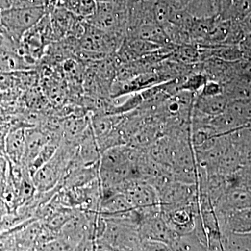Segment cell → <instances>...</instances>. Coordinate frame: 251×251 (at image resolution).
I'll list each match as a JSON object with an SVG mask.
<instances>
[{
    "label": "cell",
    "instance_id": "1",
    "mask_svg": "<svg viewBox=\"0 0 251 251\" xmlns=\"http://www.w3.org/2000/svg\"><path fill=\"white\" fill-rule=\"evenodd\" d=\"M49 6L10 7L1 11V34L16 47L23 36L48 14Z\"/></svg>",
    "mask_w": 251,
    "mask_h": 251
},
{
    "label": "cell",
    "instance_id": "2",
    "mask_svg": "<svg viewBox=\"0 0 251 251\" xmlns=\"http://www.w3.org/2000/svg\"><path fill=\"white\" fill-rule=\"evenodd\" d=\"M138 232L142 240L158 241L168 244L170 248L178 237L162 215L161 211L143 218L138 227Z\"/></svg>",
    "mask_w": 251,
    "mask_h": 251
},
{
    "label": "cell",
    "instance_id": "3",
    "mask_svg": "<svg viewBox=\"0 0 251 251\" xmlns=\"http://www.w3.org/2000/svg\"><path fill=\"white\" fill-rule=\"evenodd\" d=\"M215 210L221 235L251 232V207L230 211Z\"/></svg>",
    "mask_w": 251,
    "mask_h": 251
},
{
    "label": "cell",
    "instance_id": "4",
    "mask_svg": "<svg viewBox=\"0 0 251 251\" xmlns=\"http://www.w3.org/2000/svg\"><path fill=\"white\" fill-rule=\"evenodd\" d=\"M249 207H251V191L231 184L214 204L217 210H236Z\"/></svg>",
    "mask_w": 251,
    "mask_h": 251
},
{
    "label": "cell",
    "instance_id": "5",
    "mask_svg": "<svg viewBox=\"0 0 251 251\" xmlns=\"http://www.w3.org/2000/svg\"><path fill=\"white\" fill-rule=\"evenodd\" d=\"M234 62L209 58L201 62V70L205 74L208 80L216 81L224 85L236 77Z\"/></svg>",
    "mask_w": 251,
    "mask_h": 251
},
{
    "label": "cell",
    "instance_id": "6",
    "mask_svg": "<svg viewBox=\"0 0 251 251\" xmlns=\"http://www.w3.org/2000/svg\"><path fill=\"white\" fill-rule=\"evenodd\" d=\"M25 128L11 127L5 138L6 158L14 164H22L25 146Z\"/></svg>",
    "mask_w": 251,
    "mask_h": 251
},
{
    "label": "cell",
    "instance_id": "7",
    "mask_svg": "<svg viewBox=\"0 0 251 251\" xmlns=\"http://www.w3.org/2000/svg\"><path fill=\"white\" fill-rule=\"evenodd\" d=\"M50 141V136L44 130L35 128H26L25 146L22 164L27 167L29 166Z\"/></svg>",
    "mask_w": 251,
    "mask_h": 251
},
{
    "label": "cell",
    "instance_id": "8",
    "mask_svg": "<svg viewBox=\"0 0 251 251\" xmlns=\"http://www.w3.org/2000/svg\"><path fill=\"white\" fill-rule=\"evenodd\" d=\"M201 52V62L205 59L216 58L234 62L243 59V54L239 46L220 45L198 46Z\"/></svg>",
    "mask_w": 251,
    "mask_h": 251
},
{
    "label": "cell",
    "instance_id": "9",
    "mask_svg": "<svg viewBox=\"0 0 251 251\" xmlns=\"http://www.w3.org/2000/svg\"><path fill=\"white\" fill-rule=\"evenodd\" d=\"M229 103L228 99L224 93L214 97H202L197 94L195 97L193 108L207 116L213 117L224 112Z\"/></svg>",
    "mask_w": 251,
    "mask_h": 251
},
{
    "label": "cell",
    "instance_id": "10",
    "mask_svg": "<svg viewBox=\"0 0 251 251\" xmlns=\"http://www.w3.org/2000/svg\"><path fill=\"white\" fill-rule=\"evenodd\" d=\"M49 6L64 8L86 20L95 14L97 2L96 0H49Z\"/></svg>",
    "mask_w": 251,
    "mask_h": 251
},
{
    "label": "cell",
    "instance_id": "11",
    "mask_svg": "<svg viewBox=\"0 0 251 251\" xmlns=\"http://www.w3.org/2000/svg\"><path fill=\"white\" fill-rule=\"evenodd\" d=\"M209 124L219 135L228 134L231 132L247 125V122L227 108L222 113L213 117Z\"/></svg>",
    "mask_w": 251,
    "mask_h": 251
},
{
    "label": "cell",
    "instance_id": "12",
    "mask_svg": "<svg viewBox=\"0 0 251 251\" xmlns=\"http://www.w3.org/2000/svg\"><path fill=\"white\" fill-rule=\"evenodd\" d=\"M251 13V0H227L219 13L222 20L241 21Z\"/></svg>",
    "mask_w": 251,
    "mask_h": 251
},
{
    "label": "cell",
    "instance_id": "13",
    "mask_svg": "<svg viewBox=\"0 0 251 251\" xmlns=\"http://www.w3.org/2000/svg\"><path fill=\"white\" fill-rule=\"evenodd\" d=\"M224 94L229 101L251 99V82L234 77L223 85Z\"/></svg>",
    "mask_w": 251,
    "mask_h": 251
},
{
    "label": "cell",
    "instance_id": "14",
    "mask_svg": "<svg viewBox=\"0 0 251 251\" xmlns=\"http://www.w3.org/2000/svg\"><path fill=\"white\" fill-rule=\"evenodd\" d=\"M185 11L197 18L219 16V7L216 0H190Z\"/></svg>",
    "mask_w": 251,
    "mask_h": 251
},
{
    "label": "cell",
    "instance_id": "15",
    "mask_svg": "<svg viewBox=\"0 0 251 251\" xmlns=\"http://www.w3.org/2000/svg\"><path fill=\"white\" fill-rule=\"evenodd\" d=\"M171 59L176 62L194 65L201 62L199 46L196 44H183L175 46Z\"/></svg>",
    "mask_w": 251,
    "mask_h": 251
},
{
    "label": "cell",
    "instance_id": "16",
    "mask_svg": "<svg viewBox=\"0 0 251 251\" xmlns=\"http://www.w3.org/2000/svg\"><path fill=\"white\" fill-rule=\"evenodd\" d=\"M171 249V251L208 250L205 244L200 239L193 230L184 235L178 236L174 242L172 243Z\"/></svg>",
    "mask_w": 251,
    "mask_h": 251
},
{
    "label": "cell",
    "instance_id": "17",
    "mask_svg": "<svg viewBox=\"0 0 251 251\" xmlns=\"http://www.w3.org/2000/svg\"><path fill=\"white\" fill-rule=\"evenodd\" d=\"M207 80V77L201 69H196L184 77L179 86V91L199 93Z\"/></svg>",
    "mask_w": 251,
    "mask_h": 251
},
{
    "label": "cell",
    "instance_id": "18",
    "mask_svg": "<svg viewBox=\"0 0 251 251\" xmlns=\"http://www.w3.org/2000/svg\"><path fill=\"white\" fill-rule=\"evenodd\" d=\"M59 146V145L57 144L52 143V142H49V143L46 144V146L43 148L41 152L36 157L35 159L27 167L31 176H32L38 169L48 163L53 157Z\"/></svg>",
    "mask_w": 251,
    "mask_h": 251
},
{
    "label": "cell",
    "instance_id": "19",
    "mask_svg": "<svg viewBox=\"0 0 251 251\" xmlns=\"http://www.w3.org/2000/svg\"><path fill=\"white\" fill-rule=\"evenodd\" d=\"M230 184L251 191V165L241 167L233 175H229Z\"/></svg>",
    "mask_w": 251,
    "mask_h": 251
},
{
    "label": "cell",
    "instance_id": "20",
    "mask_svg": "<svg viewBox=\"0 0 251 251\" xmlns=\"http://www.w3.org/2000/svg\"><path fill=\"white\" fill-rule=\"evenodd\" d=\"M231 21L232 22H231L228 35L224 44V45L239 46L244 38L247 36V34L241 25L240 21Z\"/></svg>",
    "mask_w": 251,
    "mask_h": 251
},
{
    "label": "cell",
    "instance_id": "21",
    "mask_svg": "<svg viewBox=\"0 0 251 251\" xmlns=\"http://www.w3.org/2000/svg\"><path fill=\"white\" fill-rule=\"evenodd\" d=\"M223 93H224V87L222 84L216 81L208 80L198 94L202 97H214Z\"/></svg>",
    "mask_w": 251,
    "mask_h": 251
},
{
    "label": "cell",
    "instance_id": "22",
    "mask_svg": "<svg viewBox=\"0 0 251 251\" xmlns=\"http://www.w3.org/2000/svg\"><path fill=\"white\" fill-rule=\"evenodd\" d=\"M0 251H17L14 232L6 231L0 233Z\"/></svg>",
    "mask_w": 251,
    "mask_h": 251
},
{
    "label": "cell",
    "instance_id": "23",
    "mask_svg": "<svg viewBox=\"0 0 251 251\" xmlns=\"http://www.w3.org/2000/svg\"><path fill=\"white\" fill-rule=\"evenodd\" d=\"M9 2L10 7L15 8L49 6V0H9Z\"/></svg>",
    "mask_w": 251,
    "mask_h": 251
},
{
    "label": "cell",
    "instance_id": "24",
    "mask_svg": "<svg viewBox=\"0 0 251 251\" xmlns=\"http://www.w3.org/2000/svg\"><path fill=\"white\" fill-rule=\"evenodd\" d=\"M143 251H171V248L165 243L153 240H143Z\"/></svg>",
    "mask_w": 251,
    "mask_h": 251
},
{
    "label": "cell",
    "instance_id": "25",
    "mask_svg": "<svg viewBox=\"0 0 251 251\" xmlns=\"http://www.w3.org/2000/svg\"><path fill=\"white\" fill-rule=\"evenodd\" d=\"M9 172V161L6 156H0V190L4 186Z\"/></svg>",
    "mask_w": 251,
    "mask_h": 251
},
{
    "label": "cell",
    "instance_id": "26",
    "mask_svg": "<svg viewBox=\"0 0 251 251\" xmlns=\"http://www.w3.org/2000/svg\"><path fill=\"white\" fill-rule=\"evenodd\" d=\"M11 126L7 123H0V156H6L5 153V138L11 129Z\"/></svg>",
    "mask_w": 251,
    "mask_h": 251
},
{
    "label": "cell",
    "instance_id": "27",
    "mask_svg": "<svg viewBox=\"0 0 251 251\" xmlns=\"http://www.w3.org/2000/svg\"><path fill=\"white\" fill-rule=\"evenodd\" d=\"M239 48L242 52L243 59L251 60V34L244 38V40L239 44Z\"/></svg>",
    "mask_w": 251,
    "mask_h": 251
},
{
    "label": "cell",
    "instance_id": "28",
    "mask_svg": "<svg viewBox=\"0 0 251 251\" xmlns=\"http://www.w3.org/2000/svg\"><path fill=\"white\" fill-rule=\"evenodd\" d=\"M175 9H185L190 0H166Z\"/></svg>",
    "mask_w": 251,
    "mask_h": 251
},
{
    "label": "cell",
    "instance_id": "29",
    "mask_svg": "<svg viewBox=\"0 0 251 251\" xmlns=\"http://www.w3.org/2000/svg\"><path fill=\"white\" fill-rule=\"evenodd\" d=\"M240 23L247 35L251 34V13L241 21Z\"/></svg>",
    "mask_w": 251,
    "mask_h": 251
},
{
    "label": "cell",
    "instance_id": "30",
    "mask_svg": "<svg viewBox=\"0 0 251 251\" xmlns=\"http://www.w3.org/2000/svg\"><path fill=\"white\" fill-rule=\"evenodd\" d=\"M9 0H0V11L9 8Z\"/></svg>",
    "mask_w": 251,
    "mask_h": 251
},
{
    "label": "cell",
    "instance_id": "31",
    "mask_svg": "<svg viewBox=\"0 0 251 251\" xmlns=\"http://www.w3.org/2000/svg\"><path fill=\"white\" fill-rule=\"evenodd\" d=\"M1 29H2V26H1V11H0V33H1Z\"/></svg>",
    "mask_w": 251,
    "mask_h": 251
},
{
    "label": "cell",
    "instance_id": "32",
    "mask_svg": "<svg viewBox=\"0 0 251 251\" xmlns=\"http://www.w3.org/2000/svg\"><path fill=\"white\" fill-rule=\"evenodd\" d=\"M249 125L251 126V121L250 122V123L249 124Z\"/></svg>",
    "mask_w": 251,
    "mask_h": 251
}]
</instances>
